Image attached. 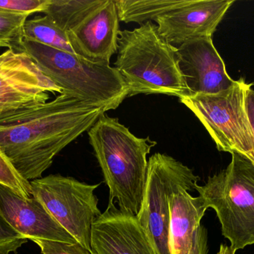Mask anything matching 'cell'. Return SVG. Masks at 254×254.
Listing matches in <instances>:
<instances>
[{
	"mask_svg": "<svg viewBox=\"0 0 254 254\" xmlns=\"http://www.w3.org/2000/svg\"><path fill=\"white\" fill-rule=\"evenodd\" d=\"M105 113L65 91L52 101L0 113V151L22 178H41L54 158Z\"/></svg>",
	"mask_w": 254,
	"mask_h": 254,
	"instance_id": "1",
	"label": "cell"
},
{
	"mask_svg": "<svg viewBox=\"0 0 254 254\" xmlns=\"http://www.w3.org/2000/svg\"><path fill=\"white\" fill-rule=\"evenodd\" d=\"M28 240L16 232L0 213V254H16L18 249Z\"/></svg>",
	"mask_w": 254,
	"mask_h": 254,
	"instance_id": "21",
	"label": "cell"
},
{
	"mask_svg": "<svg viewBox=\"0 0 254 254\" xmlns=\"http://www.w3.org/2000/svg\"><path fill=\"white\" fill-rule=\"evenodd\" d=\"M236 251L231 246H228L227 244H222L219 248L218 254H236Z\"/></svg>",
	"mask_w": 254,
	"mask_h": 254,
	"instance_id": "25",
	"label": "cell"
},
{
	"mask_svg": "<svg viewBox=\"0 0 254 254\" xmlns=\"http://www.w3.org/2000/svg\"><path fill=\"white\" fill-rule=\"evenodd\" d=\"M89 143L110 189L109 204L137 216L146 184V157L157 145L149 137L140 138L128 128L105 113L88 131Z\"/></svg>",
	"mask_w": 254,
	"mask_h": 254,
	"instance_id": "2",
	"label": "cell"
},
{
	"mask_svg": "<svg viewBox=\"0 0 254 254\" xmlns=\"http://www.w3.org/2000/svg\"><path fill=\"white\" fill-rule=\"evenodd\" d=\"M225 169L195 190L206 208L216 212L222 234L237 252L254 245V164L237 153Z\"/></svg>",
	"mask_w": 254,
	"mask_h": 254,
	"instance_id": "5",
	"label": "cell"
},
{
	"mask_svg": "<svg viewBox=\"0 0 254 254\" xmlns=\"http://www.w3.org/2000/svg\"><path fill=\"white\" fill-rule=\"evenodd\" d=\"M24 39L64 52L74 53L67 33L46 15L26 20L24 25Z\"/></svg>",
	"mask_w": 254,
	"mask_h": 254,
	"instance_id": "18",
	"label": "cell"
},
{
	"mask_svg": "<svg viewBox=\"0 0 254 254\" xmlns=\"http://www.w3.org/2000/svg\"><path fill=\"white\" fill-rule=\"evenodd\" d=\"M234 0H187L182 7L155 20L160 34L175 47L212 37Z\"/></svg>",
	"mask_w": 254,
	"mask_h": 254,
	"instance_id": "11",
	"label": "cell"
},
{
	"mask_svg": "<svg viewBox=\"0 0 254 254\" xmlns=\"http://www.w3.org/2000/svg\"><path fill=\"white\" fill-rule=\"evenodd\" d=\"M252 86L240 78L219 93L188 95L179 101L199 119L219 152L239 154L254 164V136L246 104Z\"/></svg>",
	"mask_w": 254,
	"mask_h": 254,
	"instance_id": "6",
	"label": "cell"
},
{
	"mask_svg": "<svg viewBox=\"0 0 254 254\" xmlns=\"http://www.w3.org/2000/svg\"><path fill=\"white\" fill-rule=\"evenodd\" d=\"M40 248L42 254H92L79 243H62L49 240H31Z\"/></svg>",
	"mask_w": 254,
	"mask_h": 254,
	"instance_id": "23",
	"label": "cell"
},
{
	"mask_svg": "<svg viewBox=\"0 0 254 254\" xmlns=\"http://www.w3.org/2000/svg\"><path fill=\"white\" fill-rule=\"evenodd\" d=\"M207 209L202 200L186 189L170 198L171 254H207V231L201 224Z\"/></svg>",
	"mask_w": 254,
	"mask_h": 254,
	"instance_id": "15",
	"label": "cell"
},
{
	"mask_svg": "<svg viewBox=\"0 0 254 254\" xmlns=\"http://www.w3.org/2000/svg\"><path fill=\"white\" fill-rule=\"evenodd\" d=\"M62 92L25 52L7 49L0 55V113L46 102L49 93Z\"/></svg>",
	"mask_w": 254,
	"mask_h": 254,
	"instance_id": "9",
	"label": "cell"
},
{
	"mask_svg": "<svg viewBox=\"0 0 254 254\" xmlns=\"http://www.w3.org/2000/svg\"><path fill=\"white\" fill-rule=\"evenodd\" d=\"M246 104L248 116L250 121L252 132H253L254 143V89H252V87L249 88L248 90Z\"/></svg>",
	"mask_w": 254,
	"mask_h": 254,
	"instance_id": "24",
	"label": "cell"
},
{
	"mask_svg": "<svg viewBox=\"0 0 254 254\" xmlns=\"http://www.w3.org/2000/svg\"><path fill=\"white\" fill-rule=\"evenodd\" d=\"M115 66L126 83L128 96L189 95L179 68L177 48L167 42L151 21L131 31H120Z\"/></svg>",
	"mask_w": 254,
	"mask_h": 254,
	"instance_id": "3",
	"label": "cell"
},
{
	"mask_svg": "<svg viewBox=\"0 0 254 254\" xmlns=\"http://www.w3.org/2000/svg\"><path fill=\"white\" fill-rule=\"evenodd\" d=\"M28 15L0 10V48L20 52L24 40V25Z\"/></svg>",
	"mask_w": 254,
	"mask_h": 254,
	"instance_id": "19",
	"label": "cell"
},
{
	"mask_svg": "<svg viewBox=\"0 0 254 254\" xmlns=\"http://www.w3.org/2000/svg\"><path fill=\"white\" fill-rule=\"evenodd\" d=\"M0 213L27 240L77 243L37 198H25L0 183Z\"/></svg>",
	"mask_w": 254,
	"mask_h": 254,
	"instance_id": "12",
	"label": "cell"
},
{
	"mask_svg": "<svg viewBox=\"0 0 254 254\" xmlns=\"http://www.w3.org/2000/svg\"><path fill=\"white\" fill-rule=\"evenodd\" d=\"M199 177L180 161L155 153L148 161L146 184L137 218L157 254H171L170 198L182 189L195 190Z\"/></svg>",
	"mask_w": 254,
	"mask_h": 254,
	"instance_id": "7",
	"label": "cell"
},
{
	"mask_svg": "<svg viewBox=\"0 0 254 254\" xmlns=\"http://www.w3.org/2000/svg\"><path fill=\"white\" fill-rule=\"evenodd\" d=\"M177 49L179 68L189 95L219 93L235 84L227 73L212 37L189 40Z\"/></svg>",
	"mask_w": 254,
	"mask_h": 254,
	"instance_id": "10",
	"label": "cell"
},
{
	"mask_svg": "<svg viewBox=\"0 0 254 254\" xmlns=\"http://www.w3.org/2000/svg\"><path fill=\"white\" fill-rule=\"evenodd\" d=\"M186 2L187 0H116L119 19L127 23L155 21Z\"/></svg>",
	"mask_w": 254,
	"mask_h": 254,
	"instance_id": "17",
	"label": "cell"
},
{
	"mask_svg": "<svg viewBox=\"0 0 254 254\" xmlns=\"http://www.w3.org/2000/svg\"><path fill=\"white\" fill-rule=\"evenodd\" d=\"M0 183L8 186L15 192L25 198L32 197L31 184L22 178L12 167L8 160L0 151Z\"/></svg>",
	"mask_w": 254,
	"mask_h": 254,
	"instance_id": "20",
	"label": "cell"
},
{
	"mask_svg": "<svg viewBox=\"0 0 254 254\" xmlns=\"http://www.w3.org/2000/svg\"><path fill=\"white\" fill-rule=\"evenodd\" d=\"M119 16L116 0H107L82 23L67 33L74 54L110 65L119 48Z\"/></svg>",
	"mask_w": 254,
	"mask_h": 254,
	"instance_id": "14",
	"label": "cell"
},
{
	"mask_svg": "<svg viewBox=\"0 0 254 254\" xmlns=\"http://www.w3.org/2000/svg\"><path fill=\"white\" fill-rule=\"evenodd\" d=\"M31 194L77 243L91 252L92 227L101 216L95 190L74 177L50 174L30 181Z\"/></svg>",
	"mask_w": 254,
	"mask_h": 254,
	"instance_id": "8",
	"label": "cell"
},
{
	"mask_svg": "<svg viewBox=\"0 0 254 254\" xmlns=\"http://www.w3.org/2000/svg\"><path fill=\"white\" fill-rule=\"evenodd\" d=\"M107 0H50L43 12L61 29L69 32L99 8Z\"/></svg>",
	"mask_w": 254,
	"mask_h": 254,
	"instance_id": "16",
	"label": "cell"
},
{
	"mask_svg": "<svg viewBox=\"0 0 254 254\" xmlns=\"http://www.w3.org/2000/svg\"><path fill=\"white\" fill-rule=\"evenodd\" d=\"M91 254H157L137 216L110 204L92 225Z\"/></svg>",
	"mask_w": 254,
	"mask_h": 254,
	"instance_id": "13",
	"label": "cell"
},
{
	"mask_svg": "<svg viewBox=\"0 0 254 254\" xmlns=\"http://www.w3.org/2000/svg\"><path fill=\"white\" fill-rule=\"evenodd\" d=\"M20 52L31 57L42 73L63 91L106 112L116 110L128 97L123 78L109 64L92 62L25 39Z\"/></svg>",
	"mask_w": 254,
	"mask_h": 254,
	"instance_id": "4",
	"label": "cell"
},
{
	"mask_svg": "<svg viewBox=\"0 0 254 254\" xmlns=\"http://www.w3.org/2000/svg\"><path fill=\"white\" fill-rule=\"evenodd\" d=\"M49 1L50 0H0V10L30 16L37 12L43 13Z\"/></svg>",
	"mask_w": 254,
	"mask_h": 254,
	"instance_id": "22",
	"label": "cell"
}]
</instances>
